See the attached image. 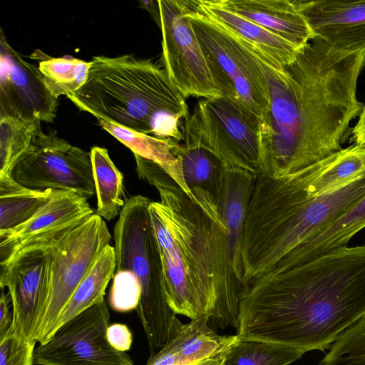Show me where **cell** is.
I'll list each match as a JSON object with an SVG mask.
<instances>
[{"label": "cell", "mask_w": 365, "mask_h": 365, "mask_svg": "<svg viewBox=\"0 0 365 365\" xmlns=\"http://www.w3.org/2000/svg\"><path fill=\"white\" fill-rule=\"evenodd\" d=\"M91 61L71 56H47L38 63L46 86L56 98L78 91L87 81Z\"/></svg>", "instance_id": "f1b7e54d"}, {"label": "cell", "mask_w": 365, "mask_h": 365, "mask_svg": "<svg viewBox=\"0 0 365 365\" xmlns=\"http://www.w3.org/2000/svg\"><path fill=\"white\" fill-rule=\"evenodd\" d=\"M11 176L31 190L73 192L86 199L96 194L91 152L71 145L53 130L36 137Z\"/></svg>", "instance_id": "8fae6325"}, {"label": "cell", "mask_w": 365, "mask_h": 365, "mask_svg": "<svg viewBox=\"0 0 365 365\" xmlns=\"http://www.w3.org/2000/svg\"><path fill=\"white\" fill-rule=\"evenodd\" d=\"M349 142L353 145L365 147V105L359 115V119L351 129Z\"/></svg>", "instance_id": "e575fe53"}, {"label": "cell", "mask_w": 365, "mask_h": 365, "mask_svg": "<svg viewBox=\"0 0 365 365\" xmlns=\"http://www.w3.org/2000/svg\"><path fill=\"white\" fill-rule=\"evenodd\" d=\"M175 153L180 161L187 195L216 225L227 230L219 209L226 165L197 144L176 142Z\"/></svg>", "instance_id": "e0dca14e"}, {"label": "cell", "mask_w": 365, "mask_h": 365, "mask_svg": "<svg viewBox=\"0 0 365 365\" xmlns=\"http://www.w3.org/2000/svg\"><path fill=\"white\" fill-rule=\"evenodd\" d=\"M11 302L9 293L6 294L1 289L0 297V341H1L11 329L13 315L9 312V303Z\"/></svg>", "instance_id": "836d02e7"}, {"label": "cell", "mask_w": 365, "mask_h": 365, "mask_svg": "<svg viewBox=\"0 0 365 365\" xmlns=\"http://www.w3.org/2000/svg\"><path fill=\"white\" fill-rule=\"evenodd\" d=\"M110 314L104 300L60 326L35 348L37 365H134L125 353L113 347L106 336Z\"/></svg>", "instance_id": "4fadbf2b"}, {"label": "cell", "mask_w": 365, "mask_h": 365, "mask_svg": "<svg viewBox=\"0 0 365 365\" xmlns=\"http://www.w3.org/2000/svg\"><path fill=\"white\" fill-rule=\"evenodd\" d=\"M143 195L128 198L113 230L115 271H130L140 286L135 309L149 343L151 356L171 339L182 324L169 306L159 246L153 228L149 207Z\"/></svg>", "instance_id": "8992f818"}, {"label": "cell", "mask_w": 365, "mask_h": 365, "mask_svg": "<svg viewBox=\"0 0 365 365\" xmlns=\"http://www.w3.org/2000/svg\"><path fill=\"white\" fill-rule=\"evenodd\" d=\"M36 344L19 338L10 329L0 341V365H33Z\"/></svg>", "instance_id": "1f68e13d"}, {"label": "cell", "mask_w": 365, "mask_h": 365, "mask_svg": "<svg viewBox=\"0 0 365 365\" xmlns=\"http://www.w3.org/2000/svg\"><path fill=\"white\" fill-rule=\"evenodd\" d=\"M264 127V122L247 107L221 96L200 99L180 130L182 143L199 145L225 165L258 175Z\"/></svg>", "instance_id": "52a82bcc"}, {"label": "cell", "mask_w": 365, "mask_h": 365, "mask_svg": "<svg viewBox=\"0 0 365 365\" xmlns=\"http://www.w3.org/2000/svg\"><path fill=\"white\" fill-rule=\"evenodd\" d=\"M110 289L109 303L117 312L135 309L140 297V286L130 271H115Z\"/></svg>", "instance_id": "4dcf8cb0"}, {"label": "cell", "mask_w": 365, "mask_h": 365, "mask_svg": "<svg viewBox=\"0 0 365 365\" xmlns=\"http://www.w3.org/2000/svg\"><path fill=\"white\" fill-rule=\"evenodd\" d=\"M197 4L205 14L222 28L280 66L292 62L300 48L259 24L225 9L217 0H199Z\"/></svg>", "instance_id": "d6986e66"}, {"label": "cell", "mask_w": 365, "mask_h": 365, "mask_svg": "<svg viewBox=\"0 0 365 365\" xmlns=\"http://www.w3.org/2000/svg\"><path fill=\"white\" fill-rule=\"evenodd\" d=\"M209 320L207 317L191 319L168 341L182 365L223 354L239 339L237 334L218 335L208 326Z\"/></svg>", "instance_id": "7402d4cb"}, {"label": "cell", "mask_w": 365, "mask_h": 365, "mask_svg": "<svg viewBox=\"0 0 365 365\" xmlns=\"http://www.w3.org/2000/svg\"><path fill=\"white\" fill-rule=\"evenodd\" d=\"M364 227L365 195L325 229L284 256L274 269L282 270L297 266L347 246L350 239Z\"/></svg>", "instance_id": "ffe728a7"}, {"label": "cell", "mask_w": 365, "mask_h": 365, "mask_svg": "<svg viewBox=\"0 0 365 365\" xmlns=\"http://www.w3.org/2000/svg\"><path fill=\"white\" fill-rule=\"evenodd\" d=\"M86 83L67 97L97 120L182 142L185 98L165 69L132 54L94 56Z\"/></svg>", "instance_id": "5b68a950"}, {"label": "cell", "mask_w": 365, "mask_h": 365, "mask_svg": "<svg viewBox=\"0 0 365 365\" xmlns=\"http://www.w3.org/2000/svg\"><path fill=\"white\" fill-rule=\"evenodd\" d=\"M314 38L344 51L365 49V0H293Z\"/></svg>", "instance_id": "2e32d148"}, {"label": "cell", "mask_w": 365, "mask_h": 365, "mask_svg": "<svg viewBox=\"0 0 365 365\" xmlns=\"http://www.w3.org/2000/svg\"><path fill=\"white\" fill-rule=\"evenodd\" d=\"M158 4L162 59L171 81L185 98L221 97L187 17L190 1L158 0Z\"/></svg>", "instance_id": "7c38bea8"}, {"label": "cell", "mask_w": 365, "mask_h": 365, "mask_svg": "<svg viewBox=\"0 0 365 365\" xmlns=\"http://www.w3.org/2000/svg\"><path fill=\"white\" fill-rule=\"evenodd\" d=\"M115 269L114 247L109 245L72 294L58 319L55 331L81 312L104 300L106 289L115 273Z\"/></svg>", "instance_id": "cb8c5ba5"}, {"label": "cell", "mask_w": 365, "mask_h": 365, "mask_svg": "<svg viewBox=\"0 0 365 365\" xmlns=\"http://www.w3.org/2000/svg\"><path fill=\"white\" fill-rule=\"evenodd\" d=\"M365 317V245L344 246L248 284L237 335L324 351Z\"/></svg>", "instance_id": "7a4b0ae2"}, {"label": "cell", "mask_w": 365, "mask_h": 365, "mask_svg": "<svg viewBox=\"0 0 365 365\" xmlns=\"http://www.w3.org/2000/svg\"><path fill=\"white\" fill-rule=\"evenodd\" d=\"M57 100L47 88L39 68L28 63L0 35V114L51 123Z\"/></svg>", "instance_id": "5bb4252c"}, {"label": "cell", "mask_w": 365, "mask_h": 365, "mask_svg": "<svg viewBox=\"0 0 365 365\" xmlns=\"http://www.w3.org/2000/svg\"><path fill=\"white\" fill-rule=\"evenodd\" d=\"M249 47L269 96L260 173L290 175L340 150L350 123L364 106L356 87L365 49L341 51L314 37L292 62L280 66Z\"/></svg>", "instance_id": "6da1fadb"}, {"label": "cell", "mask_w": 365, "mask_h": 365, "mask_svg": "<svg viewBox=\"0 0 365 365\" xmlns=\"http://www.w3.org/2000/svg\"><path fill=\"white\" fill-rule=\"evenodd\" d=\"M61 235L26 245L1 267L0 287L7 288L11 300V330L29 342H38L48 298L53 246Z\"/></svg>", "instance_id": "30bf717a"}, {"label": "cell", "mask_w": 365, "mask_h": 365, "mask_svg": "<svg viewBox=\"0 0 365 365\" xmlns=\"http://www.w3.org/2000/svg\"><path fill=\"white\" fill-rule=\"evenodd\" d=\"M365 174V147L351 145L336 152L329 166L309 185V195L330 193Z\"/></svg>", "instance_id": "4316f807"}, {"label": "cell", "mask_w": 365, "mask_h": 365, "mask_svg": "<svg viewBox=\"0 0 365 365\" xmlns=\"http://www.w3.org/2000/svg\"><path fill=\"white\" fill-rule=\"evenodd\" d=\"M309 184L300 173L257 178L242 240L246 284L271 271L284 256L365 195V174L338 190L316 197L309 195Z\"/></svg>", "instance_id": "277c9868"}, {"label": "cell", "mask_w": 365, "mask_h": 365, "mask_svg": "<svg viewBox=\"0 0 365 365\" xmlns=\"http://www.w3.org/2000/svg\"><path fill=\"white\" fill-rule=\"evenodd\" d=\"M93 214L85 197L73 192H58L27 222L0 233L1 267L26 245L59 235Z\"/></svg>", "instance_id": "9a60e30c"}, {"label": "cell", "mask_w": 365, "mask_h": 365, "mask_svg": "<svg viewBox=\"0 0 365 365\" xmlns=\"http://www.w3.org/2000/svg\"><path fill=\"white\" fill-rule=\"evenodd\" d=\"M106 336L110 344L117 350L125 352L130 349L133 336L126 325L119 323L110 324Z\"/></svg>", "instance_id": "d6a6232c"}, {"label": "cell", "mask_w": 365, "mask_h": 365, "mask_svg": "<svg viewBox=\"0 0 365 365\" xmlns=\"http://www.w3.org/2000/svg\"><path fill=\"white\" fill-rule=\"evenodd\" d=\"M60 192L31 190L0 176V233L27 222Z\"/></svg>", "instance_id": "603a6c76"}, {"label": "cell", "mask_w": 365, "mask_h": 365, "mask_svg": "<svg viewBox=\"0 0 365 365\" xmlns=\"http://www.w3.org/2000/svg\"><path fill=\"white\" fill-rule=\"evenodd\" d=\"M99 125L135 155L158 164L187 194L181 173L180 161L175 153L176 140L160 139L123 128L108 120H98Z\"/></svg>", "instance_id": "44dd1931"}, {"label": "cell", "mask_w": 365, "mask_h": 365, "mask_svg": "<svg viewBox=\"0 0 365 365\" xmlns=\"http://www.w3.org/2000/svg\"><path fill=\"white\" fill-rule=\"evenodd\" d=\"M90 152L97 197L96 214L110 221L120 214L125 203L123 199V175L110 159L107 149L94 146Z\"/></svg>", "instance_id": "d4e9b609"}, {"label": "cell", "mask_w": 365, "mask_h": 365, "mask_svg": "<svg viewBox=\"0 0 365 365\" xmlns=\"http://www.w3.org/2000/svg\"><path fill=\"white\" fill-rule=\"evenodd\" d=\"M138 178L160 201L149 207L161 256L165 292L176 314L218 320L216 290L219 226L156 163L134 155ZM227 231V230H225Z\"/></svg>", "instance_id": "3957f363"}, {"label": "cell", "mask_w": 365, "mask_h": 365, "mask_svg": "<svg viewBox=\"0 0 365 365\" xmlns=\"http://www.w3.org/2000/svg\"><path fill=\"white\" fill-rule=\"evenodd\" d=\"M225 353L185 365H225Z\"/></svg>", "instance_id": "8d00e7d4"}, {"label": "cell", "mask_w": 365, "mask_h": 365, "mask_svg": "<svg viewBox=\"0 0 365 365\" xmlns=\"http://www.w3.org/2000/svg\"><path fill=\"white\" fill-rule=\"evenodd\" d=\"M225 9L252 21L297 48L314 38L293 0H217Z\"/></svg>", "instance_id": "ac0fdd59"}, {"label": "cell", "mask_w": 365, "mask_h": 365, "mask_svg": "<svg viewBox=\"0 0 365 365\" xmlns=\"http://www.w3.org/2000/svg\"><path fill=\"white\" fill-rule=\"evenodd\" d=\"M41 122L0 114V176H11L15 165L43 132Z\"/></svg>", "instance_id": "484cf974"}, {"label": "cell", "mask_w": 365, "mask_h": 365, "mask_svg": "<svg viewBox=\"0 0 365 365\" xmlns=\"http://www.w3.org/2000/svg\"><path fill=\"white\" fill-rule=\"evenodd\" d=\"M140 6L148 10L156 24L160 26V10L158 1H140Z\"/></svg>", "instance_id": "d590c367"}, {"label": "cell", "mask_w": 365, "mask_h": 365, "mask_svg": "<svg viewBox=\"0 0 365 365\" xmlns=\"http://www.w3.org/2000/svg\"><path fill=\"white\" fill-rule=\"evenodd\" d=\"M302 350L274 342L238 339L225 354V365H289Z\"/></svg>", "instance_id": "83f0119b"}, {"label": "cell", "mask_w": 365, "mask_h": 365, "mask_svg": "<svg viewBox=\"0 0 365 365\" xmlns=\"http://www.w3.org/2000/svg\"><path fill=\"white\" fill-rule=\"evenodd\" d=\"M187 17L222 96L247 107L265 123L269 96L264 75L251 48L189 1Z\"/></svg>", "instance_id": "ba28073f"}, {"label": "cell", "mask_w": 365, "mask_h": 365, "mask_svg": "<svg viewBox=\"0 0 365 365\" xmlns=\"http://www.w3.org/2000/svg\"><path fill=\"white\" fill-rule=\"evenodd\" d=\"M111 235L97 214L68 230L54 243L47 305L37 341H47L55 331L63 310L86 277Z\"/></svg>", "instance_id": "9c48e42d"}, {"label": "cell", "mask_w": 365, "mask_h": 365, "mask_svg": "<svg viewBox=\"0 0 365 365\" xmlns=\"http://www.w3.org/2000/svg\"><path fill=\"white\" fill-rule=\"evenodd\" d=\"M319 365H365V317L338 337Z\"/></svg>", "instance_id": "f546056e"}]
</instances>
